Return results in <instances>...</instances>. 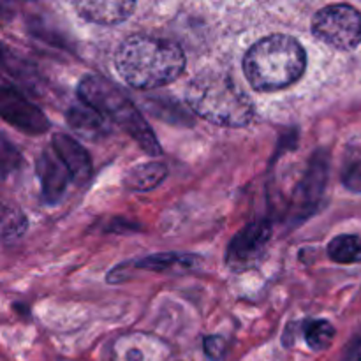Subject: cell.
Listing matches in <instances>:
<instances>
[{
	"mask_svg": "<svg viewBox=\"0 0 361 361\" xmlns=\"http://www.w3.org/2000/svg\"><path fill=\"white\" fill-rule=\"evenodd\" d=\"M344 185L353 192H361V161L355 162L345 169Z\"/></svg>",
	"mask_w": 361,
	"mask_h": 361,
	"instance_id": "e0dca14e",
	"label": "cell"
},
{
	"mask_svg": "<svg viewBox=\"0 0 361 361\" xmlns=\"http://www.w3.org/2000/svg\"><path fill=\"white\" fill-rule=\"evenodd\" d=\"M115 67L127 85L152 90L178 80L185 69V55L175 41L134 34L116 49Z\"/></svg>",
	"mask_w": 361,
	"mask_h": 361,
	"instance_id": "6da1fadb",
	"label": "cell"
},
{
	"mask_svg": "<svg viewBox=\"0 0 361 361\" xmlns=\"http://www.w3.org/2000/svg\"><path fill=\"white\" fill-rule=\"evenodd\" d=\"M307 67L303 46L295 37L274 34L257 41L243 59V73L257 92H275L291 87Z\"/></svg>",
	"mask_w": 361,
	"mask_h": 361,
	"instance_id": "3957f363",
	"label": "cell"
},
{
	"mask_svg": "<svg viewBox=\"0 0 361 361\" xmlns=\"http://www.w3.org/2000/svg\"><path fill=\"white\" fill-rule=\"evenodd\" d=\"M303 335L312 351H324L335 338V328L324 319H310L303 324Z\"/></svg>",
	"mask_w": 361,
	"mask_h": 361,
	"instance_id": "9a60e30c",
	"label": "cell"
},
{
	"mask_svg": "<svg viewBox=\"0 0 361 361\" xmlns=\"http://www.w3.org/2000/svg\"><path fill=\"white\" fill-rule=\"evenodd\" d=\"M226 351V342L224 338L214 335V337L204 338V353H207L208 358L212 360H221L224 356Z\"/></svg>",
	"mask_w": 361,
	"mask_h": 361,
	"instance_id": "ac0fdd59",
	"label": "cell"
},
{
	"mask_svg": "<svg viewBox=\"0 0 361 361\" xmlns=\"http://www.w3.org/2000/svg\"><path fill=\"white\" fill-rule=\"evenodd\" d=\"M27 229V219L18 208L4 207L2 212V238L6 242L18 238Z\"/></svg>",
	"mask_w": 361,
	"mask_h": 361,
	"instance_id": "2e32d148",
	"label": "cell"
},
{
	"mask_svg": "<svg viewBox=\"0 0 361 361\" xmlns=\"http://www.w3.org/2000/svg\"><path fill=\"white\" fill-rule=\"evenodd\" d=\"M185 101L200 118L221 127H245L256 116L249 95L219 71H204L192 78L187 85Z\"/></svg>",
	"mask_w": 361,
	"mask_h": 361,
	"instance_id": "7a4b0ae2",
	"label": "cell"
},
{
	"mask_svg": "<svg viewBox=\"0 0 361 361\" xmlns=\"http://www.w3.org/2000/svg\"><path fill=\"white\" fill-rule=\"evenodd\" d=\"M0 115L7 123L27 134H42L49 127L44 113L7 83L2 85L0 92Z\"/></svg>",
	"mask_w": 361,
	"mask_h": 361,
	"instance_id": "52a82bcc",
	"label": "cell"
},
{
	"mask_svg": "<svg viewBox=\"0 0 361 361\" xmlns=\"http://www.w3.org/2000/svg\"><path fill=\"white\" fill-rule=\"evenodd\" d=\"M37 176L41 180L42 196L48 203H56L62 200L67 190V183L73 180L69 169L53 148L41 152L37 157Z\"/></svg>",
	"mask_w": 361,
	"mask_h": 361,
	"instance_id": "ba28073f",
	"label": "cell"
},
{
	"mask_svg": "<svg viewBox=\"0 0 361 361\" xmlns=\"http://www.w3.org/2000/svg\"><path fill=\"white\" fill-rule=\"evenodd\" d=\"M328 256L338 264L361 263V236L341 235L335 236L328 245Z\"/></svg>",
	"mask_w": 361,
	"mask_h": 361,
	"instance_id": "5bb4252c",
	"label": "cell"
},
{
	"mask_svg": "<svg viewBox=\"0 0 361 361\" xmlns=\"http://www.w3.org/2000/svg\"><path fill=\"white\" fill-rule=\"evenodd\" d=\"M78 97L88 108L101 113L104 118L113 120L147 152L148 155H161V145L152 133L150 126L140 109L134 106L120 88L97 74H88L78 85Z\"/></svg>",
	"mask_w": 361,
	"mask_h": 361,
	"instance_id": "277c9868",
	"label": "cell"
},
{
	"mask_svg": "<svg viewBox=\"0 0 361 361\" xmlns=\"http://www.w3.org/2000/svg\"><path fill=\"white\" fill-rule=\"evenodd\" d=\"M270 236L271 226L267 221L252 222L243 228L229 243L228 252H226L228 267L235 271H242L257 264V261L263 257Z\"/></svg>",
	"mask_w": 361,
	"mask_h": 361,
	"instance_id": "8992f818",
	"label": "cell"
},
{
	"mask_svg": "<svg viewBox=\"0 0 361 361\" xmlns=\"http://www.w3.org/2000/svg\"><path fill=\"white\" fill-rule=\"evenodd\" d=\"M312 32L324 44L351 51L361 44V13L348 4L323 7L314 16Z\"/></svg>",
	"mask_w": 361,
	"mask_h": 361,
	"instance_id": "5b68a950",
	"label": "cell"
},
{
	"mask_svg": "<svg viewBox=\"0 0 361 361\" xmlns=\"http://www.w3.org/2000/svg\"><path fill=\"white\" fill-rule=\"evenodd\" d=\"M168 176V168L162 162H143L140 166H134L123 178V185L129 190L136 192H147L155 189L162 180Z\"/></svg>",
	"mask_w": 361,
	"mask_h": 361,
	"instance_id": "4fadbf2b",
	"label": "cell"
},
{
	"mask_svg": "<svg viewBox=\"0 0 361 361\" xmlns=\"http://www.w3.org/2000/svg\"><path fill=\"white\" fill-rule=\"evenodd\" d=\"M67 123L76 134H80L85 140H101L102 136L108 134V126L101 113L95 109L88 108L87 104L81 102L80 106H73L66 115Z\"/></svg>",
	"mask_w": 361,
	"mask_h": 361,
	"instance_id": "8fae6325",
	"label": "cell"
},
{
	"mask_svg": "<svg viewBox=\"0 0 361 361\" xmlns=\"http://www.w3.org/2000/svg\"><path fill=\"white\" fill-rule=\"evenodd\" d=\"M129 358H130V361H136L137 358H140V355H130Z\"/></svg>",
	"mask_w": 361,
	"mask_h": 361,
	"instance_id": "ffe728a7",
	"label": "cell"
},
{
	"mask_svg": "<svg viewBox=\"0 0 361 361\" xmlns=\"http://www.w3.org/2000/svg\"><path fill=\"white\" fill-rule=\"evenodd\" d=\"M51 148L56 152L66 168L69 169L71 178L78 185H85L92 176V161L87 150L78 141L67 134H55L51 140Z\"/></svg>",
	"mask_w": 361,
	"mask_h": 361,
	"instance_id": "9c48e42d",
	"label": "cell"
},
{
	"mask_svg": "<svg viewBox=\"0 0 361 361\" xmlns=\"http://www.w3.org/2000/svg\"><path fill=\"white\" fill-rule=\"evenodd\" d=\"M342 361H361V330L353 337L348 348L344 349V356Z\"/></svg>",
	"mask_w": 361,
	"mask_h": 361,
	"instance_id": "d6986e66",
	"label": "cell"
},
{
	"mask_svg": "<svg viewBox=\"0 0 361 361\" xmlns=\"http://www.w3.org/2000/svg\"><path fill=\"white\" fill-rule=\"evenodd\" d=\"M74 9L78 11L83 20L92 21L97 25H116L126 21L136 9L134 2H113V0H102V2H76Z\"/></svg>",
	"mask_w": 361,
	"mask_h": 361,
	"instance_id": "30bf717a",
	"label": "cell"
},
{
	"mask_svg": "<svg viewBox=\"0 0 361 361\" xmlns=\"http://www.w3.org/2000/svg\"><path fill=\"white\" fill-rule=\"evenodd\" d=\"M200 257L192 254H178V252H162L154 254V256L136 259L130 264H134L140 270L148 271H190L200 267Z\"/></svg>",
	"mask_w": 361,
	"mask_h": 361,
	"instance_id": "7c38bea8",
	"label": "cell"
}]
</instances>
